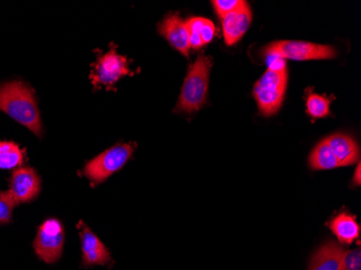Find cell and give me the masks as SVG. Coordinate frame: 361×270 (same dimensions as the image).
Masks as SVG:
<instances>
[{"mask_svg": "<svg viewBox=\"0 0 361 270\" xmlns=\"http://www.w3.org/2000/svg\"><path fill=\"white\" fill-rule=\"evenodd\" d=\"M243 3L245 1H243V0H214V1H212V5L216 14L222 19L223 16H226L229 12L234 11L237 8L240 7Z\"/></svg>", "mask_w": 361, "mask_h": 270, "instance_id": "obj_20", "label": "cell"}, {"mask_svg": "<svg viewBox=\"0 0 361 270\" xmlns=\"http://www.w3.org/2000/svg\"><path fill=\"white\" fill-rule=\"evenodd\" d=\"M326 143L329 146L330 149L334 152L338 166H346L359 162L358 144L355 142L353 137L345 135V134H334L331 137H326Z\"/></svg>", "mask_w": 361, "mask_h": 270, "instance_id": "obj_12", "label": "cell"}, {"mask_svg": "<svg viewBox=\"0 0 361 270\" xmlns=\"http://www.w3.org/2000/svg\"><path fill=\"white\" fill-rule=\"evenodd\" d=\"M328 227L331 229L342 245H352L358 239L360 233V226L357 222L356 216L348 212H342L336 215L328 223Z\"/></svg>", "mask_w": 361, "mask_h": 270, "instance_id": "obj_14", "label": "cell"}, {"mask_svg": "<svg viewBox=\"0 0 361 270\" xmlns=\"http://www.w3.org/2000/svg\"><path fill=\"white\" fill-rule=\"evenodd\" d=\"M16 206L9 192H0V225L12 222V213Z\"/></svg>", "mask_w": 361, "mask_h": 270, "instance_id": "obj_19", "label": "cell"}, {"mask_svg": "<svg viewBox=\"0 0 361 270\" xmlns=\"http://www.w3.org/2000/svg\"><path fill=\"white\" fill-rule=\"evenodd\" d=\"M264 56L288 60L308 61L326 60L336 56V50L331 46L313 44V42L279 40L271 42L263 50Z\"/></svg>", "mask_w": 361, "mask_h": 270, "instance_id": "obj_5", "label": "cell"}, {"mask_svg": "<svg viewBox=\"0 0 361 270\" xmlns=\"http://www.w3.org/2000/svg\"><path fill=\"white\" fill-rule=\"evenodd\" d=\"M158 32L169 42L178 52L188 56L190 54V37L185 22L178 13H169L158 25Z\"/></svg>", "mask_w": 361, "mask_h": 270, "instance_id": "obj_11", "label": "cell"}, {"mask_svg": "<svg viewBox=\"0 0 361 270\" xmlns=\"http://www.w3.org/2000/svg\"><path fill=\"white\" fill-rule=\"evenodd\" d=\"M137 144H116L87 162L84 174L92 185L102 184L109 176L121 170L135 153Z\"/></svg>", "mask_w": 361, "mask_h": 270, "instance_id": "obj_4", "label": "cell"}, {"mask_svg": "<svg viewBox=\"0 0 361 270\" xmlns=\"http://www.w3.org/2000/svg\"><path fill=\"white\" fill-rule=\"evenodd\" d=\"M77 227L79 229L81 252H82L81 267L89 268L97 265H113L114 262L111 259V252L105 247L104 243L99 239V237L93 233L92 231L82 221L79 222Z\"/></svg>", "mask_w": 361, "mask_h": 270, "instance_id": "obj_9", "label": "cell"}, {"mask_svg": "<svg viewBox=\"0 0 361 270\" xmlns=\"http://www.w3.org/2000/svg\"><path fill=\"white\" fill-rule=\"evenodd\" d=\"M331 99L324 95L310 93L306 99V111L313 118H324L330 113Z\"/></svg>", "mask_w": 361, "mask_h": 270, "instance_id": "obj_18", "label": "cell"}, {"mask_svg": "<svg viewBox=\"0 0 361 270\" xmlns=\"http://www.w3.org/2000/svg\"><path fill=\"white\" fill-rule=\"evenodd\" d=\"M310 166L313 170H331L340 168L334 152L330 149L326 141H322L310 156Z\"/></svg>", "mask_w": 361, "mask_h": 270, "instance_id": "obj_17", "label": "cell"}, {"mask_svg": "<svg viewBox=\"0 0 361 270\" xmlns=\"http://www.w3.org/2000/svg\"><path fill=\"white\" fill-rule=\"evenodd\" d=\"M64 243V226L58 219L51 217L38 227L32 247L40 261L46 264H56L62 257Z\"/></svg>", "mask_w": 361, "mask_h": 270, "instance_id": "obj_6", "label": "cell"}, {"mask_svg": "<svg viewBox=\"0 0 361 270\" xmlns=\"http://www.w3.org/2000/svg\"><path fill=\"white\" fill-rule=\"evenodd\" d=\"M344 251L342 245L328 241L310 259V270H343Z\"/></svg>", "mask_w": 361, "mask_h": 270, "instance_id": "obj_13", "label": "cell"}, {"mask_svg": "<svg viewBox=\"0 0 361 270\" xmlns=\"http://www.w3.org/2000/svg\"><path fill=\"white\" fill-rule=\"evenodd\" d=\"M8 190L16 204H30L42 192V178L30 166H22L12 172Z\"/></svg>", "mask_w": 361, "mask_h": 270, "instance_id": "obj_8", "label": "cell"}, {"mask_svg": "<svg viewBox=\"0 0 361 270\" xmlns=\"http://www.w3.org/2000/svg\"><path fill=\"white\" fill-rule=\"evenodd\" d=\"M361 166L360 164H358V166H357L356 168V172H355L354 174V178H353V183H354L356 186H360L361 184Z\"/></svg>", "mask_w": 361, "mask_h": 270, "instance_id": "obj_22", "label": "cell"}, {"mask_svg": "<svg viewBox=\"0 0 361 270\" xmlns=\"http://www.w3.org/2000/svg\"><path fill=\"white\" fill-rule=\"evenodd\" d=\"M211 67L212 59L204 54H200L196 62L190 65L178 97L176 111L194 113L206 104Z\"/></svg>", "mask_w": 361, "mask_h": 270, "instance_id": "obj_2", "label": "cell"}, {"mask_svg": "<svg viewBox=\"0 0 361 270\" xmlns=\"http://www.w3.org/2000/svg\"><path fill=\"white\" fill-rule=\"evenodd\" d=\"M26 160L25 148L12 141H0V170H11L23 166Z\"/></svg>", "mask_w": 361, "mask_h": 270, "instance_id": "obj_16", "label": "cell"}, {"mask_svg": "<svg viewBox=\"0 0 361 270\" xmlns=\"http://www.w3.org/2000/svg\"><path fill=\"white\" fill-rule=\"evenodd\" d=\"M190 37V47L192 49L202 48L204 44L212 42L216 35V25L210 20L204 18H192L185 22Z\"/></svg>", "mask_w": 361, "mask_h": 270, "instance_id": "obj_15", "label": "cell"}, {"mask_svg": "<svg viewBox=\"0 0 361 270\" xmlns=\"http://www.w3.org/2000/svg\"><path fill=\"white\" fill-rule=\"evenodd\" d=\"M92 68L90 79L97 89L102 86L111 89L121 77L131 74L127 58L119 56L115 47L107 54L97 56V62L92 64Z\"/></svg>", "mask_w": 361, "mask_h": 270, "instance_id": "obj_7", "label": "cell"}, {"mask_svg": "<svg viewBox=\"0 0 361 270\" xmlns=\"http://www.w3.org/2000/svg\"><path fill=\"white\" fill-rule=\"evenodd\" d=\"M0 111L42 137V123L35 91L22 81L0 85Z\"/></svg>", "mask_w": 361, "mask_h": 270, "instance_id": "obj_1", "label": "cell"}, {"mask_svg": "<svg viewBox=\"0 0 361 270\" xmlns=\"http://www.w3.org/2000/svg\"><path fill=\"white\" fill-rule=\"evenodd\" d=\"M287 65L283 60L279 65H271L253 88V97L259 111L273 116L281 109L287 90Z\"/></svg>", "mask_w": 361, "mask_h": 270, "instance_id": "obj_3", "label": "cell"}, {"mask_svg": "<svg viewBox=\"0 0 361 270\" xmlns=\"http://www.w3.org/2000/svg\"><path fill=\"white\" fill-rule=\"evenodd\" d=\"M343 270H361V252L359 247L353 251H344Z\"/></svg>", "mask_w": 361, "mask_h": 270, "instance_id": "obj_21", "label": "cell"}, {"mask_svg": "<svg viewBox=\"0 0 361 270\" xmlns=\"http://www.w3.org/2000/svg\"><path fill=\"white\" fill-rule=\"evenodd\" d=\"M221 20H222L225 44L227 46H233L243 38V36L250 27L251 21H252V11H251L248 3L245 1L240 7L237 8L234 11L229 12Z\"/></svg>", "mask_w": 361, "mask_h": 270, "instance_id": "obj_10", "label": "cell"}]
</instances>
